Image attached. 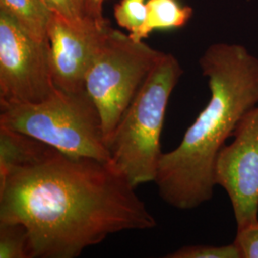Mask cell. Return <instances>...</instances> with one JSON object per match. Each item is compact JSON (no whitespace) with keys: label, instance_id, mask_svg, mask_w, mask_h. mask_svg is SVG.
Returning a JSON list of instances; mask_svg holds the SVG:
<instances>
[{"label":"cell","instance_id":"cell-16","mask_svg":"<svg viewBox=\"0 0 258 258\" xmlns=\"http://www.w3.org/2000/svg\"><path fill=\"white\" fill-rule=\"evenodd\" d=\"M233 243L240 258H258V223L237 229Z\"/></svg>","mask_w":258,"mask_h":258},{"label":"cell","instance_id":"cell-14","mask_svg":"<svg viewBox=\"0 0 258 258\" xmlns=\"http://www.w3.org/2000/svg\"><path fill=\"white\" fill-rule=\"evenodd\" d=\"M114 18L130 37H136L147 18V0H120L114 7Z\"/></svg>","mask_w":258,"mask_h":258},{"label":"cell","instance_id":"cell-1","mask_svg":"<svg viewBox=\"0 0 258 258\" xmlns=\"http://www.w3.org/2000/svg\"><path fill=\"white\" fill-rule=\"evenodd\" d=\"M135 186L111 164L56 151L0 184V223L23 224L30 258H76L121 231L156 220Z\"/></svg>","mask_w":258,"mask_h":258},{"label":"cell","instance_id":"cell-10","mask_svg":"<svg viewBox=\"0 0 258 258\" xmlns=\"http://www.w3.org/2000/svg\"><path fill=\"white\" fill-rule=\"evenodd\" d=\"M0 12L7 14L32 37L49 39L53 12L44 0H0Z\"/></svg>","mask_w":258,"mask_h":258},{"label":"cell","instance_id":"cell-2","mask_svg":"<svg viewBox=\"0 0 258 258\" xmlns=\"http://www.w3.org/2000/svg\"><path fill=\"white\" fill-rule=\"evenodd\" d=\"M199 65L210 100L179 146L163 153L154 180L163 201L180 211L212 200L217 156L243 116L258 104V57L246 47L214 43Z\"/></svg>","mask_w":258,"mask_h":258},{"label":"cell","instance_id":"cell-4","mask_svg":"<svg viewBox=\"0 0 258 258\" xmlns=\"http://www.w3.org/2000/svg\"><path fill=\"white\" fill-rule=\"evenodd\" d=\"M0 125L37 139L67 156L110 162L101 115L85 90L56 88L41 102L0 103Z\"/></svg>","mask_w":258,"mask_h":258},{"label":"cell","instance_id":"cell-3","mask_svg":"<svg viewBox=\"0 0 258 258\" xmlns=\"http://www.w3.org/2000/svg\"><path fill=\"white\" fill-rule=\"evenodd\" d=\"M184 74L180 61L164 53L124 111L107 148L110 162L133 186L154 182L166 107Z\"/></svg>","mask_w":258,"mask_h":258},{"label":"cell","instance_id":"cell-8","mask_svg":"<svg viewBox=\"0 0 258 258\" xmlns=\"http://www.w3.org/2000/svg\"><path fill=\"white\" fill-rule=\"evenodd\" d=\"M110 29L107 19L76 26L53 13L49 32L50 58L55 87L85 90V77Z\"/></svg>","mask_w":258,"mask_h":258},{"label":"cell","instance_id":"cell-15","mask_svg":"<svg viewBox=\"0 0 258 258\" xmlns=\"http://www.w3.org/2000/svg\"><path fill=\"white\" fill-rule=\"evenodd\" d=\"M166 258H240L239 251L232 242L229 245H189L179 248Z\"/></svg>","mask_w":258,"mask_h":258},{"label":"cell","instance_id":"cell-11","mask_svg":"<svg viewBox=\"0 0 258 258\" xmlns=\"http://www.w3.org/2000/svg\"><path fill=\"white\" fill-rule=\"evenodd\" d=\"M194 15L189 6L179 0H147V18L134 40L143 41L155 30L184 27Z\"/></svg>","mask_w":258,"mask_h":258},{"label":"cell","instance_id":"cell-5","mask_svg":"<svg viewBox=\"0 0 258 258\" xmlns=\"http://www.w3.org/2000/svg\"><path fill=\"white\" fill-rule=\"evenodd\" d=\"M164 52L110 27L85 77L108 144L120 118Z\"/></svg>","mask_w":258,"mask_h":258},{"label":"cell","instance_id":"cell-9","mask_svg":"<svg viewBox=\"0 0 258 258\" xmlns=\"http://www.w3.org/2000/svg\"><path fill=\"white\" fill-rule=\"evenodd\" d=\"M56 151L37 139L0 125V184L14 172L36 166Z\"/></svg>","mask_w":258,"mask_h":258},{"label":"cell","instance_id":"cell-17","mask_svg":"<svg viewBox=\"0 0 258 258\" xmlns=\"http://www.w3.org/2000/svg\"><path fill=\"white\" fill-rule=\"evenodd\" d=\"M103 2H104V0H91V4H92L93 10H94L95 14L99 18H102V19L104 18L103 17V13H102Z\"/></svg>","mask_w":258,"mask_h":258},{"label":"cell","instance_id":"cell-13","mask_svg":"<svg viewBox=\"0 0 258 258\" xmlns=\"http://www.w3.org/2000/svg\"><path fill=\"white\" fill-rule=\"evenodd\" d=\"M48 7L76 26H82L93 21H103L93 10L91 0H44Z\"/></svg>","mask_w":258,"mask_h":258},{"label":"cell","instance_id":"cell-6","mask_svg":"<svg viewBox=\"0 0 258 258\" xmlns=\"http://www.w3.org/2000/svg\"><path fill=\"white\" fill-rule=\"evenodd\" d=\"M48 40L0 12V103L38 102L55 92Z\"/></svg>","mask_w":258,"mask_h":258},{"label":"cell","instance_id":"cell-12","mask_svg":"<svg viewBox=\"0 0 258 258\" xmlns=\"http://www.w3.org/2000/svg\"><path fill=\"white\" fill-rule=\"evenodd\" d=\"M0 258H30L29 233L21 223H0Z\"/></svg>","mask_w":258,"mask_h":258},{"label":"cell","instance_id":"cell-7","mask_svg":"<svg viewBox=\"0 0 258 258\" xmlns=\"http://www.w3.org/2000/svg\"><path fill=\"white\" fill-rule=\"evenodd\" d=\"M231 138L217 156L214 180L228 194L242 229L258 223V104L243 116Z\"/></svg>","mask_w":258,"mask_h":258}]
</instances>
